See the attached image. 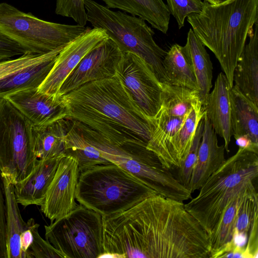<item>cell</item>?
<instances>
[{"mask_svg":"<svg viewBox=\"0 0 258 258\" xmlns=\"http://www.w3.org/2000/svg\"><path fill=\"white\" fill-rule=\"evenodd\" d=\"M67 118L109 143H148L153 128L116 77L94 81L63 95Z\"/></svg>","mask_w":258,"mask_h":258,"instance_id":"obj_1","label":"cell"},{"mask_svg":"<svg viewBox=\"0 0 258 258\" xmlns=\"http://www.w3.org/2000/svg\"><path fill=\"white\" fill-rule=\"evenodd\" d=\"M197 37L218 60L230 86L237 61L258 22V0L204 1L202 10L187 17Z\"/></svg>","mask_w":258,"mask_h":258,"instance_id":"obj_2","label":"cell"},{"mask_svg":"<svg viewBox=\"0 0 258 258\" xmlns=\"http://www.w3.org/2000/svg\"><path fill=\"white\" fill-rule=\"evenodd\" d=\"M157 194L114 163L98 164L80 173L76 199L101 216L121 212Z\"/></svg>","mask_w":258,"mask_h":258,"instance_id":"obj_3","label":"cell"},{"mask_svg":"<svg viewBox=\"0 0 258 258\" xmlns=\"http://www.w3.org/2000/svg\"><path fill=\"white\" fill-rule=\"evenodd\" d=\"M72 121L104 158L121 167L158 194L181 202L191 199L190 191L163 166L157 156L147 148V143L112 144L93 130Z\"/></svg>","mask_w":258,"mask_h":258,"instance_id":"obj_4","label":"cell"},{"mask_svg":"<svg viewBox=\"0 0 258 258\" xmlns=\"http://www.w3.org/2000/svg\"><path fill=\"white\" fill-rule=\"evenodd\" d=\"M257 177V154L238 148L206 180L198 195L184 204L185 208L209 235L230 199Z\"/></svg>","mask_w":258,"mask_h":258,"instance_id":"obj_5","label":"cell"},{"mask_svg":"<svg viewBox=\"0 0 258 258\" xmlns=\"http://www.w3.org/2000/svg\"><path fill=\"white\" fill-rule=\"evenodd\" d=\"M87 21L104 29L122 52H132L151 68L161 83H166L163 60L166 51L154 41V31L142 18L113 11L93 0H84Z\"/></svg>","mask_w":258,"mask_h":258,"instance_id":"obj_6","label":"cell"},{"mask_svg":"<svg viewBox=\"0 0 258 258\" xmlns=\"http://www.w3.org/2000/svg\"><path fill=\"white\" fill-rule=\"evenodd\" d=\"M79 25L40 19L7 3H0V32L19 44L26 53L43 54L66 45L84 31Z\"/></svg>","mask_w":258,"mask_h":258,"instance_id":"obj_7","label":"cell"},{"mask_svg":"<svg viewBox=\"0 0 258 258\" xmlns=\"http://www.w3.org/2000/svg\"><path fill=\"white\" fill-rule=\"evenodd\" d=\"M32 123L7 99L0 106V175L13 185L32 172L38 160Z\"/></svg>","mask_w":258,"mask_h":258,"instance_id":"obj_8","label":"cell"},{"mask_svg":"<svg viewBox=\"0 0 258 258\" xmlns=\"http://www.w3.org/2000/svg\"><path fill=\"white\" fill-rule=\"evenodd\" d=\"M44 229L45 239L64 258H98L103 254L102 216L80 204Z\"/></svg>","mask_w":258,"mask_h":258,"instance_id":"obj_9","label":"cell"},{"mask_svg":"<svg viewBox=\"0 0 258 258\" xmlns=\"http://www.w3.org/2000/svg\"><path fill=\"white\" fill-rule=\"evenodd\" d=\"M116 77L134 101L152 124L161 104V82L147 63L131 52H122Z\"/></svg>","mask_w":258,"mask_h":258,"instance_id":"obj_10","label":"cell"},{"mask_svg":"<svg viewBox=\"0 0 258 258\" xmlns=\"http://www.w3.org/2000/svg\"><path fill=\"white\" fill-rule=\"evenodd\" d=\"M122 55L117 44L107 38L81 59L62 84L58 95L61 97L90 82L115 77Z\"/></svg>","mask_w":258,"mask_h":258,"instance_id":"obj_11","label":"cell"},{"mask_svg":"<svg viewBox=\"0 0 258 258\" xmlns=\"http://www.w3.org/2000/svg\"><path fill=\"white\" fill-rule=\"evenodd\" d=\"M108 38L103 29L86 28L84 32L61 50L50 72L38 87V91L58 96L62 84L81 59Z\"/></svg>","mask_w":258,"mask_h":258,"instance_id":"obj_12","label":"cell"},{"mask_svg":"<svg viewBox=\"0 0 258 258\" xmlns=\"http://www.w3.org/2000/svg\"><path fill=\"white\" fill-rule=\"evenodd\" d=\"M80 173L77 160L64 154L40 206L41 211L51 222L68 215L78 206L76 192Z\"/></svg>","mask_w":258,"mask_h":258,"instance_id":"obj_13","label":"cell"},{"mask_svg":"<svg viewBox=\"0 0 258 258\" xmlns=\"http://www.w3.org/2000/svg\"><path fill=\"white\" fill-rule=\"evenodd\" d=\"M5 98L33 125H46L67 118V109L61 97L41 92L38 88L18 91Z\"/></svg>","mask_w":258,"mask_h":258,"instance_id":"obj_14","label":"cell"},{"mask_svg":"<svg viewBox=\"0 0 258 258\" xmlns=\"http://www.w3.org/2000/svg\"><path fill=\"white\" fill-rule=\"evenodd\" d=\"M204 128L199 147L197 162L194 169L188 189L192 193L199 189L209 177L226 161L224 145H219L217 134L205 112Z\"/></svg>","mask_w":258,"mask_h":258,"instance_id":"obj_15","label":"cell"},{"mask_svg":"<svg viewBox=\"0 0 258 258\" xmlns=\"http://www.w3.org/2000/svg\"><path fill=\"white\" fill-rule=\"evenodd\" d=\"M231 87L223 72L218 75L214 89L209 94L204 107L213 128L224 141L225 150L229 152V144L232 136L231 125V103L230 89Z\"/></svg>","mask_w":258,"mask_h":258,"instance_id":"obj_16","label":"cell"},{"mask_svg":"<svg viewBox=\"0 0 258 258\" xmlns=\"http://www.w3.org/2000/svg\"><path fill=\"white\" fill-rule=\"evenodd\" d=\"M64 155L46 159H38L32 172L14 185L17 202L24 207L42 206L59 162Z\"/></svg>","mask_w":258,"mask_h":258,"instance_id":"obj_17","label":"cell"},{"mask_svg":"<svg viewBox=\"0 0 258 258\" xmlns=\"http://www.w3.org/2000/svg\"><path fill=\"white\" fill-rule=\"evenodd\" d=\"M234 70L233 85L258 106V22L250 32Z\"/></svg>","mask_w":258,"mask_h":258,"instance_id":"obj_18","label":"cell"},{"mask_svg":"<svg viewBox=\"0 0 258 258\" xmlns=\"http://www.w3.org/2000/svg\"><path fill=\"white\" fill-rule=\"evenodd\" d=\"M231 125L235 139L242 136L258 145V106L234 85L230 89Z\"/></svg>","mask_w":258,"mask_h":258,"instance_id":"obj_19","label":"cell"},{"mask_svg":"<svg viewBox=\"0 0 258 258\" xmlns=\"http://www.w3.org/2000/svg\"><path fill=\"white\" fill-rule=\"evenodd\" d=\"M110 9H118L147 21L163 34L167 32L170 14L163 0H101Z\"/></svg>","mask_w":258,"mask_h":258,"instance_id":"obj_20","label":"cell"},{"mask_svg":"<svg viewBox=\"0 0 258 258\" xmlns=\"http://www.w3.org/2000/svg\"><path fill=\"white\" fill-rule=\"evenodd\" d=\"M71 124V120L64 118L46 125H33L34 151L38 159L64 155L65 138Z\"/></svg>","mask_w":258,"mask_h":258,"instance_id":"obj_21","label":"cell"},{"mask_svg":"<svg viewBox=\"0 0 258 258\" xmlns=\"http://www.w3.org/2000/svg\"><path fill=\"white\" fill-rule=\"evenodd\" d=\"M163 67L165 83L198 90L191 58L185 46L172 45L166 51Z\"/></svg>","mask_w":258,"mask_h":258,"instance_id":"obj_22","label":"cell"},{"mask_svg":"<svg viewBox=\"0 0 258 258\" xmlns=\"http://www.w3.org/2000/svg\"><path fill=\"white\" fill-rule=\"evenodd\" d=\"M58 53L1 79L0 98L22 90L38 88L51 70Z\"/></svg>","mask_w":258,"mask_h":258,"instance_id":"obj_23","label":"cell"},{"mask_svg":"<svg viewBox=\"0 0 258 258\" xmlns=\"http://www.w3.org/2000/svg\"><path fill=\"white\" fill-rule=\"evenodd\" d=\"M5 197L7 258H21L20 238L26 227L15 198L14 185L1 176Z\"/></svg>","mask_w":258,"mask_h":258,"instance_id":"obj_24","label":"cell"},{"mask_svg":"<svg viewBox=\"0 0 258 258\" xmlns=\"http://www.w3.org/2000/svg\"><path fill=\"white\" fill-rule=\"evenodd\" d=\"M190 55L202 104L204 107L212 87L213 66L205 46L197 37L191 28L184 45Z\"/></svg>","mask_w":258,"mask_h":258,"instance_id":"obj_25","label":"cell"},{"mask_svg":"<svg viewBox=\"0 0 258 258\" xmlns=\"http://www.w3.org/2000/svg\"><path fill=\"white\" fill-rule=\"evenodd\" d=\"M254 189V183L247 185L232 197L227 203L209 235L211 247L210 256L231 239L240 203L245 195Z\"/></svg>","mask_w":258,"mask_h":258,"instance_id":"obj_26","label":"cell"},{"mask_svg":"<svg viewBox=\"0 0 258 258\" xmlns=\"http://www.w3.org/2000/svg\"><path fill=\"white\" fill-rule=\"evenodd\" d=\"M161 104L159 111L185 117L196 105L201 103L197 89L161 83Z\"/></svg>","mask_w":258,"mask_h":258,"instance_id":"obj_27","label":"cell"},{"mask_svg":"<svg viewBox=\"0 0 258 258\" xmlns=\"http://www.w3.org/2000/svg\"><path fill=\"white\" fill-rule=\"evenodd\" d=\"M71 121L65 138L64 154L77 160L80 172L96 165L111 163L101 156L98 150L86 139L78 126Z\"/></svg>","mask_w":258,"mask_h":258,"instance_id":"obj_28","label":"cell"},{"mask_svg":"<svg viewBox=\"0 0 258 258\" xmlns=\"http://www.w3.org/2000/svg\"><path fill=\"white\" fill-rule=\"evenodd\" d=\"M204 108L201 103L195 106L185 118L179 130L173 146L175 168L180 167L192 145L197 127L203 118Z\"/></svg>","mask_w":258,"mask_h":258,"instance_id":"obj_29","label":"cell"},{"mask_svg":"<svg viewBox=\"0 0 258 258\" xmlns=\"http://www.w3.org/2000/svg\"><path fill=\"white\" fill-rule=\"evenodd\" d=\"M65 45L43 54L27 53L14 59H0V80L58 53Z\"/></svg>","mask_w":258,"mask_h":258,"instance_id":"obj_30","label":"cell"},{"mask_svg":"<svg viewBox=\"0 0 258 258\" xmlns=\"http://www.w3.org/2000/svg\"><path fill=\"white\" fill-rule=\"evenodd\" d=\"M258 213V194L256 189L247 193L238 208L235 229L248 235L251 224Z\"/></svg>","mask_w":258,"mask_h":258,"instance_id":"obj_31","label":"cell"},{"mask_svg":"<svg viewBox=\"0 0 258 258\" xmlns=\"http://www.w3.org/2000/svg\"><path fill=\"white\" fill-rule=\"evenodd\" d=\"M204 124V119L203 118L198 125L192 144L188 153L180 167L177 168L178 172L176 178L182 185L188 189L191 175L197 162L199 147L203 134Z\"/></svg>","mask_w":258,"mask_h":258,"instance_id":"obj_32","label":"cell"},{"mask_svg":"<svg viewBox=\"0 0 258 258\" xmlns=\"http://www.w3.org/2000/svg\"><path fill=\"white\" fill-rule=\"evenodd\" d=\"M170 15L175 19L180 29L184 25L185 18L201 12L204 5L202 0H166Z\"/></svg>","mask_w":258,"mask_h":258,"instance_id":"obj_33","label":"cell"},{"mask_svg":"<svg viewBox=\"0 0 258 258\" xmlns=\"http://www.w3.org/2000/svg\"><path fill=\"white\" fill-rule=\"evenodd\" d=\"M55 13L72 18L82 26H85L88 21L84 0H56Z\"/></svg>","mask_w":258,"mask_h":258,"instance_id":"obj_34","label":"cell"},{"mask_svg":"<svg viewBox=\"0 0 258 258\" xmlns=\"http://www.w3.org/2000/svg\"><path fill=\"white\" fill-rule=\"evenodd\" d=\"M39 227V224L34 222L32 227L33 240L30 249L32 258H64L50 243L41 237Z\"/></svg>","mask_w":258,"mask_h":258,"instance_id":"obj_35","label":"cell"},{"mask_svg":"<svg viewBox=\"0 0 258 258\" xmlns=\"http://www.w3.org/2000/svg\"><path fill=\"white\" fill-rule=\"evenodd\" d=\"M0 258H7V224L5 197L0 177Z\"/></svg>","mask_w":258,"mask_h":258,"instance_id":"obj_36","label":"cell"},{"mask_svg":"<svg viewBox=\"0 0 258 258\" xmlns=\"http://www.w3.org/2000/svg\"><path fill=\"white\" fill-rule=\"evenodd\" d=\"M25 50L17 43L0 32V59H10L17 55H22Z\"/></svg>","mask_w":258,"mask_h":258,"instance_id":"obj_37","label":"cell"},{"mask_svg":"<svg viewBox=\"0 0 258 258\" xmlns=\"http://www.w3.org/2000/svg\"><path fill=\"white\" fill-rule=\"evenodd\" d=\"M34 222L33 218L29 219L26 222V227L21 235V258H32L30 249L33 240L32 227Z\"/></svg>","mask_w":258,"mask_h":258,"instance_id":"obj_38","label":"cell"},{"mask_svg":"<svg viewBox=\"0 0 258 258\" xmlns=\"http://www.w3.org/2000/svg\"><path fill=\"white\" fill-rule=\"evenodd\" d=\"M258 213L254 217L248 233L245 249L251 258L258 257Z\"/></svg>","mask_w":258,"mask_h":258,"instance_id":"obj_39","label":"cell"},{"mask_svg":"<svg viewBox=\"0 0 258 258\" xmlns=\"http://www.w3.org/2000/svg\"><path fill=\"white\" fill-rule=\"evenodd\" d=\"M213 1L214 4H218L224 2L227 0H212Z\"/></svg>","mask_w":258,"mask_h":258,"instance_id":"obj_40","label":"cell"},{"mask_svg":"<svg viewBox=\"0 0 258 258\" xmlns=\"http://www.w3.org/2000/svg\"><path fill=\"white\" fill-rule=\"evenodd\" d=\"M210 4H214L213 1L212 0H204Z\"/></svg>","mask_w":258,"mask_h":258,"instance_id":"obj_41","label":"cell"},{"mask_svg":"<svg viewBox=\"0 0 258 258\" xmlns=\"http://www.w3.org/2000/svg\"><path fill=\"white\" fill-rule=\"evenodd\" d=\"M4 98H0V106L2 103Z\"/></svg>","mask_w":258,"mask_h":258,"instance_id":"obj_42","label":"cell"}]
</instances>
